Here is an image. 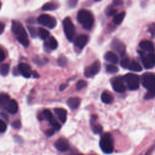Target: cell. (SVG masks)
Here are the masks:
<instances>
[{
  "label": "cell",
  "instance_id": "cell-1",
  "mask_svg": "<svg viewBox=\"0 0 155 155\" xmlns=\"http://www.w3.org/2000/svg\"><path fill=\"white\" fill-rule=\"evenodd\" d=\"M141 83L143 87L147 90L145 94V99H150L155 97V73H145L141 76Z\"/></svg>",
  "mask_w": 155,
  "mask_h": 155
},
{
  "label": "cell",
  "instance_id": "cell-2",
  "mask_svg": "<svg viewBox=\"0 0 155 155\" xmlns=\"http://www.w3.org/2000/svg\"><path fill=\"white\" fill-rule=\"evenodd\" d=\"M78 22L86 30H90L94 24V19L93 14L85 9L80 10L77 15Z\"/></svg>",
  "mask_w": 155,
  "mask_h": 155
},
{
  "label": "cell",
  "instance_id": "cell-3",
  "mask_svg": "<svg viewBox=\"0 0 155 155\" xmlns=\"http://www.w3.org/2000/svg\"><path fill=\"white\" fill-rule=\"evenodd\" d=\"M99 146L104 153L110 154L113 151L114 141L110 133H105L101 136L99 141Z\"/></svg>",
  "mask_w": 155,
  "mask_h": 155
},
{
  "label": "cell",
  "instance_id": "cell-4",
  "mask_svg": "<svg viewBox=\"0 0 155 155\" xmlns=\"http://www.w3.org/2000/svg\"><path fill=\"white\" fill-rule=\"evenodd\" d=\"M62 25L67 39L69 41H73L76 33V28L71 18L70 17H66L63 21Z\"/></svg>",
  "mask_w": 155,
  "mask_h": 155
},
{
  "label": "cell",
  "instance_id": "cell-5",
  "mask_svg": "<svg viewBox=\"0 0 155 155\" xmlns=\"http://www.w3.org/2000/svg\"><path fill=\"white\" fill-rule=\"evenodd\" d=\"M123 78L129 90H136L139 88L140 79L138 75L134 73H128Z\"/></svg>",
  "mask_w": 155,
  "mask_h": 155
},
{
  "label": "cell",
  "instance_id": "cell-6",
  "mask_svg": "<svg viewBox=\"0 0 155 155\" xmlns=\"http://www.w3.org/2000/svg\"><path fill=\"white\" fill-rule=\"evenodd\" d=\"M12 31L16 36L17 40L28 39L27 32L22 24L18 21H13L12 22Z\"/></svg>",
  "mask_w": 155,
  "mask_h": 155
},
{
  "label": "cell",
  "instance_id": "cell-7",
  "mask_svg": "<svg viewBox=\"0 0 155 155\" xmlns=\"http://www.w3.org/2000/svg\"><path fill=\"white\" fill-rule=\"evenodd\" d=\"M140 58L142 64L144 68L150 69L155 67V53H143L142 51H138Z\"/></svg>",
  "mask_w": 155,
  "mask_h": 155
},
{
  "label": "cell",
  "instance_id": "cell-8",
  "mask_svg": "<svg viewBox=\"0 0 155 155\" xmlns=\"http://www.w3.org/2000/svg\"><path fill=\"white\" fill-rule=\"evenodd\" d=\"M38 21L39 24L49 28H53L55 27L57 23L56 19L48 14L41 15L38 18Z\"/></svg>",
  "mask_w": 155,
  "mask_h": 155
},
{
  "label": "cell",
  "instance_id": "cell-9",
  "mask_svg": "<svg viewBox=\"0 0 155 155\" xmlns=\"http://www.w3.org/2000/svg\"><path fill=\"white\" fill-rule=\"evenodd\" d=\"M124 82V78L121 76L114 77L111 80V84L113 90L119 93H123L126 90V87Z\"/></svg>",
  "mask_w": 155,
  "mask_h": 155
},
{
  "label": "cell",
  "instance_id": "cell-10",
  "mask_svg": "<svg viewBox=\"0 0 155 155\" xmlns=\"http://www.w3.org/2000/svg\"><path fill=\"white\" fill-rule=\"evenodd\" d=\"M101 62L97 60L94 61L91 65L87 67L84 70V76L87 78H91L97 74L101 70Z\"/></svg>",
  "mask_w": 155,
  "mask_h": 155
},
{
  "label": "cell",
  "instance_id": "cell-11",
  "mask_svg": "<svg viewBox=\"0 0 155 155\" xmlns=\"http://www.w3.org/2000/svg\"><path fill=\"white\" fill-rule=\"evenodd\" d=\"M111 48L120 56H124L125 53V45L124 44L117 39H114L111 44Z\"/></svg>",
  "mask_w": 155,
  "mask_h": 155
},
{
  "label": "cell",
  "instance_id": "cell-12",
  "mask_svg": "<svg viewBox=\"0 0 155 155\" xmlns=\"http://www.w3.org/2000/svg\"><path fill=\"white\" fill-rule=\"evenodd\" d=\"M18 69L19 73L24 77L27 78H28L31 76L33 71L31 69L30 65L28 64L25 62L20 63L18 66Z\"/></svg>",
  "mask_w": 155,
  "mask_h": 155
},
{
  "label": "cell",
  "instance_id": "cell-13",
  "mask_svg": "<svg viewBox=\"0 0 155 155\" xmlns=\"http://www.w3.org/2000/svg\"><path fill=\"white\" fill-rule=\"evenodd\" d=\"M54 147L58 151L64 152L69 148L70 145L68 140L65 138L60 137L54 142Z\"/></svg>",
  "mask_w": 155,
  "mask_h": 155
},
{
  "label": "cell",
  "instance_id": "cell-14",
  "mask_svg": "<svg viewBox=\"0 0 155 155\" xmlns=\"http://www.w3.org/2000/svg\"><path fill=\"white\" fill-rule=\"evenodd\" d=\"M88 41V36L86 35L82 34L76 37L74 40V45L78 48L82 49L83 48Z\"/></svg>",
  "mask_w": 155,
  "mask_h": 155
},
{
  "label": "cell",
  "instance_id": "cell-15",
  "mask_svg": "<svg viewBox=\"0 0 155 155\" xmlns=\"http://www.w3.org/2000/svg\"><path fill=\"white\" fill-rule=\"evenodd\" d=\"M139 47L143 50L150 53H153L155 51V47L153 43L148 40H143L140 42Z\"/></svg>",
  "mask_w": 155,
  "mask_h": 155
},
{
  "label": "cell",
  "instance_id": "cell-16",
  "mask_svg": "<svg viewBox=\"0 0 155 155\" xmlns=\"http://www.w3.org/2000/svg\"><path fill=\"white\" fill-rule=\"evenodd\" d=\"M97 118V117L96 115H92L91 121H90V124H91V128L93 133L95 134H100L102 131L103 128L100 124H97L96 122Z\"/></svg>",
  "mask_w": 155,
  "mask_h": 155
},
{
  "label": "cell",
  "instance_id": "cell-17",
  "mask_svg": "<svg viewBox=\"0 0 155 155\" xmlns=\"http://www.w3.org/2000/svg\"><path fill=\"white\" fill-rule=\"evenodd\" d=\"M10 114H15L18 110V105L15 99H10L9 102L4 108Z\"/></svg>",
  "mask_w": 155,
  "mask_h": 155
},
{
  "label": "cell",
  "instance_id": "cell-18",
  "mask_svg": "<svg viewBox=\"0 0 155 155\" xmlns=\"http://www.w3.org/2000/svg\"><path fill=\"white\" fill-rule=\"evenodd\" d=\"M54 110L60 121L62 123H65L67 120V111L62 108H56Z\"/></svg>",
  "mask_w": 155,
  "mask_h": 155
},
{
  "label": "cell",
  "instance_id": "cell-19",
  "mask_svg": "<svg viewBox=\"0 0 155 155\" xmlns=\"http://www.w3.org/2000/svg\"><path fill=\"white\" fill-rule=\"evenodd\" d=\"M67 103L68 106L71 109L74 110L79 107V106L81 104V99L77 97H70L67 100Z\"/></svg>",
  "mask_w": 155,
  "mask_h": 155
},
{
  "label": "cell",
  "instance_id": "cell-20",
  "mask_svg": "<svg viewBox=\"0 0 155 155\" xmlns=\"http://www.w3.org/2000/svg\"><path fill=\"white\" fill-rule=\"evenodd\" d=\"M104 59L107 61L114 64H117L118 62V58L117 55L112 51H107L104 55Z\"/></svg>",
  "mask_w": 155,
  "mask_h": 155
},
{
  "label": "cell",
  "instance_id": "cell-21",
  "mask_svg": "<svg viewBox=\"0 0 155 155\" xmlns=\"http://www.w3.org/2000/svg\"><path fill=\"white\" fill-rule=\"evenodd\" d=\"M127 68L128 70H131V71H135V72L136 71V72L140 71L142 70V67L139 64V62H137L136 61H134V60L130 61V62H129Z\"/></svg>",
  "mask_w": 155,
  "mask_h": 155
},
{
  "label": "cell",
  "instance_id": "cell-22",
  "mask_svg": "<svg viewBox=\"0 0 155 155\" xmlns=\"http://www.w3.org/2000/svg\"><path fill=\"white\" fill-rule=\"evenodd\" d=\"M59 7V4L55 2H49L44 4L42 7V10L44 11H48V10H54L58 8Z\"/></svg>",
  "mask_w": 155,
  "mask_h": 155
},
{
  "label": "cell",
  "instance_id": "cell-23",
  "mask_svg": "<svg viewBox=\"0 0 155 155\" xmlns=\"http://www.w3.org/2000/svg\"><path fill=\"white\" fill-rule=\"evenodd\" d=\"M44 44H45V45H46L47 48H48L49 49H51V50L56 49L58 45L57 41L53 36L50 37L48 39V41L47 42H45Z\"/></svg>",
  "mask_w": 155,
  "mask_h": 155
},
{
  "label": "cell",
  "instance_id": "cell-24",
  "mask_svg": "<svg viewBox=\"0 0 155 155\" xmlns=\"http://www.w3.org/2000/svg\"><path fill=\"white\" fill-rule=\"evenodd\" d=\"M113 100V97L108 91H104L101 94V101L107 104H110Z\"/></svg>",
  "mask_w": 155,
  "mask_h": 155
},
{
  "label": "cell",
  "instance_id": "cell-25",
  "mask_svg": "<svg viewBox=\"0 0 155 155\" xmlns=\"http://www.w3.org/2000/svg\"><path fill=\"white\" fill-rule=\"evenodd\" d=\"M10 97L8 94L5 93H0V106L3 107L4 108L7 105V104L10 101Z\"/></svg>",
  "mask_w": 155,
  "mask_h": 155
},
{
  "label": "cell",
  "instance_id": "cell-26",
  "mask_svg": "<svg viewBox=\"0 0 155 155\" xmlns=\"http://www.w3.org/2000/svg\"><path fill=\"white\" fill-rule=\"evenodd\" d=\"M38 35L41 39L45 40L49 38L50 33L46 29H44L43 28H39L38 30Z\"/></svg>",
  "mask_w": 155,
  "mask_h": 155
},
{
  "label": "cell",
  "instance_id": "cell-27",
  "mask_svg": "<svg viewBox=\"0 0 155 155\" xmlns=\"http://www.w3.org/2000/svg\"><path fill=\"white\" fill-rule=\"evenodd\" d=\"M125 16V12H122L117 15H116L113 18V22L116 25H119L124 19Z\"/></svg>",
  "mask_w": 155,
  "mask_h": 155
},
{
  "label": "cell",
  "instance_id": "cell-28",
  "mask_svg": "<svg viewBox=\"0 0 155 155\" xmlns=\"http://www.w3.org/2000/svg\"><path fill=\"white\" fill-rule=\"evenodd\" d=\"M10 70V65L7 63L2 64L0 65V74L5 76L8 74Z\"/></svg>",
  "mask_w": 155,
  "mask_h": 155
},
{
  "label": "cell",
  "instance_id": "cell-29",
  "mask_svg": "<svg viewBox=\"0 0 155 155\" xmlns=\"http://www.w3.org/2000/svg\"><path fill=\"white\" fill-rule=\"evenodd\" d=\"M42 114H43V116L50 122L51 123L54 119H55L53 117V114L51 113V112L48 110V109H45L43 112H42Z\"/></svg>",
  "mask_w": 155,
  "mask_h": 155
},
{
  "label": "cell",
  "instance_id": "cell-30",
  "mask_svg": "<svg viewBox=\"0 0 155 155\" xmlns=\"http://www.w3.org/2000/svg\"><path fill=\"white\" fill-rule=\"evenodd\" d=\"M106 70L109 73H116L118 71V68L112 64H109L106 66Z\"/></svg>",
  "mask_w": 155,
  "mask_h": 155
},
{
  "label": "cell",
  "instance_id": "cell-31",
  "mask_svg": "<svg viewBox=\"0 0 155 155\" xmlns=\"http://www.w3.org/2000/svg\"><path fill=\"white\" fill-rule=\"evenodd\" d=\"M117 10L113 6H108L105 10V13L107 16H113L117 13Z\"/></svg>",
  "mask_w": 155,
  "mask_h": 155
},
{
  "label": "cell",
  "instance_id": "cell-32",
  "mask_svg": "<svg viewBox=\"0 0 155 155\" xmlns=\"http://www.w3.org/2000/svg\"><path fill=\"white\" fill-rule=\"evenodd\" d=\"M87 82L84 80H79L78 81L77 84H76V89L78 90H82V88H85L86 86H87Z\"/></svg>",
  "mask_w": 155,
  "mask_h": 155
},
{
  "label": "cell",
  "instance_id": "cell-33",
  "mask_svg": "<svg viewBox=\"0 0 155 155\" xmlns=\"http://www.w3.org/2000/svg\"><path fill=\"white\" fill-rule=\"evenodd\" d=\"M148 31L151 35V38H155V22H153L148 25Z\"/></svg>",
  "mask_w": 155,
  "mask_h": 155
},
{
  "label": "cell",
  "instance_id": "cell-34",
  "mask_svg": "<svg viewBox=\"0 0 155 155\" xmlns=\"http://www.w3.org/2000/svg\"><path fill=\"white\" fill-rule=\"evenodd\" d=\"M58 63L59 66L64 67L67 64V59L64 56H61L58 59Z\"/></svg>",
  "mask_w": 155,
  "mask_h": 155
},
{
  "label": "cell",
  "instance_id": "cell-35",
  "mask_svg": "<svg viewBox=\"0 0 155 155\" xmlns=\"http://www.w3.org/2000/svg\"><path fill=\"white\" fill-rule=\"evenodd\" d=\"M130 61L129 60V59L128 58H123L120 61V66L122 67H123L124 68H127V67H128V64L130 62Z\"/></svg>",
  "mask_w": 155,
  "mask_h": 155
},
{
  "label": "cell",
  "instance_id": "cell-36",
  "mask_svg": "<svg viewBox=\"0 0 155 155\" xmlns=\"http://www.w3.org/2000/svg\"><path fill=\"white\" fill-rule=\"evenodd\" d=\"M28 31L31 36L32 38H36L37 35H38V31L36 29L35 27H28Z\"/></svg>",
  "mask_w": 155,
  "mask_h": 155
},
{
  "label": "cell",
  "instance_id": "cell-37",
  "mask_svg": "<svg viewBox=\"0 0 155 155\" xmlns=\"http://www.w3.org/2000/svg\"><path fill=\"white\" fill-rule=\"evenodd\" d=\"M7 129V124L4 121L0 119V133H4Z\"/></svg>",
  "mask_w": 155,
  "mask_h": 155
},
{
  "label": "cell",
  "instance_id": "cell-38",
  "mask_svg": "<svg viewBox=\"0 0 155 155\" xmlns=\"http://www.w3.org/2000/svg\"><path fill=\"white\" fill-rule=\"evenodd\" d=\"M12 126L13 128H14L15 129H19L21 128V123L20 122V120H15L12 124Z\"/></svg>",
  "mask_w": 155,
  "mask_h": 155
},
{
  "label": "cell",
  "instance_id": "cell-39",
  "mask_svg": "<svg viewBox=\"0 0 155 155\" xmlns=\"http://www.w3.org/2000/svg\"><path fill=\"white\" fill-rule=\"evenodd\" d=\"M54 131L55 130L54 128H50V129H48L45 131V134L47 136H51L54 134Z\"/></svg>",
  "mask_w": 155,
  "mask_h": 155
},
{
  "label": "cell",
  "instance_id": "cell-40",
  "mask_svg": "<svg viewBox=\"0 0 155 155\" xmlns=\"http://www.w3.org/2000/svg\"><path fill=\"white\" fill-rule=\"evenodd\" d=\"M5 59V53L3 50L0 47V62H2Z\"/></svg>",
  "mask_w": 155,
  "mask_h": 155
},
{
  "label": "cell",
  "instance_id": "cell-41",
  "mask_svg": "<svg viewBox=\"0 0 155 155\" xmlns=\"http://www.w3.org/2000/svg\"><path fill=\"white\" fill-rule=\"evenodd\" d=\"M154 148H155V143H154V145H153L151 148H150L147 150V151L146 152V153H145V155H151V154H152V153L153 152V150H154Z\"/></svg>",
  "mask_w": 155,
  "mask_h": 155
},
{
  "label": "cell",
  "instance_id": "cell-42",
  "mask_svg": "<svg viewBox=\"0 0 155 155\" xmlns=\"http://www.w3.org/2000/svg\"><path fill=\"white\" fill-rule=\"evenodd\" d=\"M76 3H77V1H74V0H70L68 1V5L71 7H75Z\"/></svg>",
  "mask_w": 155,
  "mask_h": 155
},
{
  "label": "cell",
  "instance_id": "cell-43",
  "mask_svg": "<svg viewBox=\"0 0 155 155\" xmlns=\"http://www.w3.org/2000/svg\"><path fill=\"white\" fill-rule=\"evenodd\" d=\"M5 28V24L2 22H0V35L4 32Z\"/></svg>",
  "mask_w": 155,
  "mask_h": 155
},
{
  "label": "cell",
  "instance_id": "cell-44",
  "mask_svg": "<svg viewBox=\"0 0 155 155\" xmlns=\"http://www.w3.org/2000/svg\"><path fill=\"white\" fill-rule=\"evenodd\" d=\"M32 76L34 78H38L39 77V74H38V73L36 71H32Z\"/></svg>",
  "mask_w": 155,
  "mask_h": 155
},
{
  "label": "cell",
  "instance_id": "cell-45",
  "mask_svg": "<svg viewBox=\"0 0 155 155\" xmlns=\"http://www.w3.org/2000/svg\"><path fill=\"white\" fill-rule=\"evenodd\" d=\"M67 87V84H62V85L60 86V87H59V90H60V91H62V90H64L65 88H66Z\"/></svg>",
  "mask_w": 155,
  "mask_h": 155
},
{
  "label": "cell",
  "instance_id": "cell-46",
  "mask_svg": "<svg viewBox=\"0 0 155 155\" xmlns=\"http://www.w3.org/2000/svg\"><path fill=\"white\" fill-rule=\"evenodd\" d=\"M113 3L116 5H122V1H118V0H116V1H113Z\"/></svg>",
  "mask_w": 155,
  "mask_h": 155
},
{
  "label": "cell",
  "instance_id": "cell-47",
  "mask_svg": "<svg viewBox=\"0 0 155 155\" xmlns=\"http://www.w3.org/2000/svg\"><path fill=\"white\" fill-rule=\"evenodd\" d=\"M1 2H0V8H1Z\"/></svg>",
  "mask_w": 155,
  "mask_h": 155
},
{
  "label": "cell",
  "instance_id": "cell-48",
  "mask_svg": "<svg viewBox=\"0 0 155 155\" xmlns=\"http://www.w3.org/2000/svg\"><path fill=\"white\" fill-rule=\"evenodd\" d=\"M78 155H84V154H78Z\"/></svg>",
  "mask_w": 155,
  "mask_h": 155
}]
</instances>
